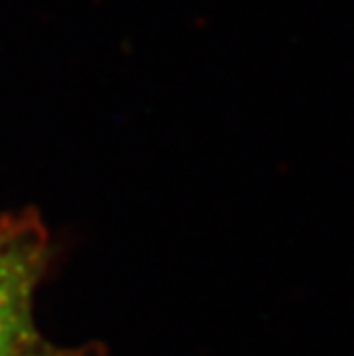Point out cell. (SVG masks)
<instances>
[{"instance_id": "6da1fadb", "label": "cell", "mask_w": 354, "mask_h": 356, "mask_svg": "<svg viewBox=\"0 0 354 356\" xmlns=\"http://www.w3.org/2000/svg\"><path fill=\"white\" fill-rule=\"evenodd\" d=\"M47 255V232L35 216L0 218V352L47 345L33 320V294Z\"/></svg>"}, {"instance_id": "7a4b0ae2", "label": "cell", "mask_w": 354, "mask_h": 356, "mask_svg": "<svg viewBox=\"0 0 354 356\" xmlns=\"http://www.w3.org/2000/svg\"><path fill=\"white\" fill-rule=\"evenodd\" d=\"M0 356H63V352L56 350L54 345L47 343L42 347H35V350H21V352H0Z\"/></svg>"}]
</instances>
